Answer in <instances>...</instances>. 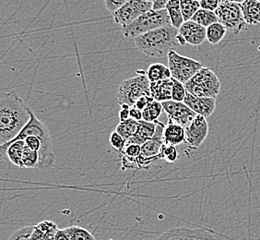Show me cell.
<instances>
[{
	"instance_id": "1",
	"label": "cell",
	"mask_w": 260,
	"mask_h": 240,
	"mask_svg": "<svg viewBox=\"0 0 260 240\" xmlns=\"http://www.w3.org/2000/svg\"><path fill=\"white\" fill-rule=\"evenodd\" d=\"M23 99L15 93L0 97V145L13 140L27 125L30 114Z\"/></svg>"
},
{
	"instance_id": "2",
	"label": "cell",
	"mask_w": 260,
	"mask_h": 240,
	"mask_svg": "<svg viewBox=\"0 0 260 240\" xmlns=\"http://www.w3.org/2000/svg\"><path fill=\"white\" fill-rule=\"evenodd\" d=\"M27 108L30 114V120L27 125L22 129L20 133L16 136L15 138L10 142L6 143L4 145H0V155L1 157L7 158V149L8 147L15 142L17 140H24L29 136H36L38 137L43 142V148L40 152V164L42 166H51L54 165L55 161V154H54V146L52 141V137L50 131L48 130L47 126L44 122H42L29 105Z\"/></svg>"
},
{
	"instance_id": "3",
	"label": "cell",
	"mask_w": 260,
	"mask_h": 240,
	"mask_svg": "<svg viewBox=\"0 0 260 240\" xmlns=\"http://www.w3.org/2000/svg\"><path fill=\"white\" fill-rule=\"evenodd\" d=\"M178 34L179 31L174 26H165L134 38L136 47L145 55L164 57L168 55L172 48L180 45Z\"/></svg>"
},
{
	"instance_id": "4",
	"label": "cell",
	"mask_w": 260,
	"mask_h": 240,
	"mask_svg": "<svg viewBox=\"0 0 260 240\" xmlns=\"http://www.w3.org/2000/svg\"><path fill=\"white\" fill-rule=\"evenodd\" d=\"M168 25H172V23L166 9L150 10L128 25L123 26L122 33L126 38H136L150 31Z\"/></svg>"
},
{
	"instance_id": "5",
	"label": "cell",
	"mask_w": 260,
	"mask_h": 240,
	"mask_svg": "<svg viewBox=\"0 0 260 240\" xmlns=\"http://www.w3.org/2000/svg\"><path fill=\"white\" fill-rule=\"evenodd\" d=\"M220 85V79L215 72L205 67L185 83V89L192 95L213 98H216L219 95Z\"/></svg>"
},
{
	"instance_id": "6",
	"label": "cell",
	"mask_w": 260,
	"mask_h": 240,
	"mask_svg": "<svg viewBox=\"0 0 260 240\" xmlns=\"http://www.w3.org/2000/svg\"><path fill=\"white\" fill-rule=\"evenodd\" d=\"M150 95V81L143 71L140 74L124 80L117 92V100L120 105L134 106L141 96Z\"/></svg>"
},
{
	"instance_id": "7",
	"label": "cell",
	"mask_w": 260,
	"mask_h": 240,
	"mask_svg": "<svg viewBox=\"0 0 260 240\" xmlns=\"http://www.w3.org/2000/svg\"><path fill=\"white\" fill-rule=\"evenodd\" d=\"M167 56L172 78L179 80L184 84L203 68L202 63L200 61L180 55L173 49Z\"/></svg>"
},
{
	"instance_id": "8",
	"label": "cell",
	"mask_w": 260,
	"mask_h": 240,
	"mask_svg": "<svg viewBox=\"0 0 260 240\" xmlns=\"http://www.w3.org/2000/svg\"><path fill=\"white\" fill-rule=\"evenodd\" d=\"M215 13L220 23L225 26L227 31L231 33L239 35L242 31L245 30L246 22L241 4L229 1H221Z\"/></svg>"
},
{
	"instance_id": "9",
	"label": "cell",
	"mask_w": 260,
	"mask_h": 240,
	"mask_svg": "<svg viewBox=\"0 0 260 240\" xmlns=\"http://www.w3.org/2000/svg\"><path fill=\"white\" fill-rule=\"evenodd\" d=\"M165 125L157 120V130L154 137L141 145L140 156L137 159L138 168H148L155 161L160 159L161 146L165 143L164 131Z\"/></svg>"
},
{
	"instance_id": "10",
	"label": "cell",
	"mask_w": 260,
	"mask_h": 240,
	"mask_svg": "<svg viewBox=\"0 0 260 240\" xmlns=\"http://www.w3.org/2000/svg\"><path fill=\"white\" fill-rule=\"evenodd\" d=\"M153 2L148 0H129L120 9L113 13L115 23L119 25H128L139 17L152 10Z\"/></svg>"
},
{
	"instance_id": "11",
	"label": "cell",
	"mask_w": 260,
	"mask_h": 240,
	"mask_svg": "<svg viewBox=\"0 0 260 240\" xmlns=\"http://www.w3.org/2000/svg\"><path fill=\"white\" fill-rule=\"evenodd\" d=\"M164 111L168 116V122L183 126L186 128L197 116L194 111L185 105L184 102L169 100L161 102Z\"/></svg>"
},
{
	"instance_id": "12",
	"label": "cell",
	"mask_w": 260,
	"mask_h": 240,
	"mask_svg": "<svg viewBox=\"0 0 260 240\" xmlns=\"http://www.w3.org/2000/svg\"><path fill=\"white\" fill-rule=\"evenodd\" d=\"M209 135V124L203 115H197L189 125L185 128V142L193 149L203 144Z\"/></svg>"
},
{
	"instance_id": "13",
	"label": "cell",
	"mask_w": 260,
	"mask_h": 240,
	"mask_svg": "<svg viewBox=\"0 0 260 240\" xmlns=\"http://www.w3.org/2000/svg\"><path fill=\"white\" fill-rule=\"evenodd\" d=\"M154 240H216L208 231L191 228H173Z\"/></svg>"
},
{
	"instance_id": "14",
	"label": "cell",
	"mask_w": 260,
	"mask_h": 240,
	"mask_svg": "<svg viewBox=\"0 0 260 240\" xmlns=\"http://www.w3.org/2000/svg\"><path fill=\"white\" fill-rule=\"evenodd\" d=\"M184 103L197 115H203L206 118H209L215 111L216 98L213 97H200L187 92Z\"/></svg>"
},
{
	"instance_id": "15",
	"label": "cell",
	"mask_w": 260,
	"mask_h": 240,
	"mask_svg": "<svg viewBox=\"0 0 260 240\" xmlns=\"http://www.w3.org/2000/svg\"><path fill=\"white\" fill-rule=\"evenodd\" d=\"M178 31L186 44L197 46L202 45L207 40V28L194 20L185 21Z\"/></svg>"
},
{
	"instance_id": "16",
	"label": "cell",
	"mask_w": 260,
	"mask_h": 240,
	"mask_svg": "<svg viewBox=\"0 0 260 240\" xmlns=\"http://www.w3.org/2000/svg\"><path fill=\"white\" fill-rule=\"evenodd\" d=\"M157 130V121L155 122H148L145 120L139 121V129L137 130L135 135L132 136L129 140H127L126 144L128 143H136L143 145L146 141L152 139L155 135Z\"/></svg>"
},
{
	"instance_id": "17",
	"label": "cell",
	"mask_w": 260,
	"mask_h": 240,
	"mask_svg": "<svg viewBox=\"0 0 260 240\" xmlns=\"http://www.w3.org/2000/svg\"><path fill=\"white\" fill-rule=\"evenodd\" d=\"M174 86V79H166L150 82V95L158 102L172 100V92Z\"/></svg>"
},
{
	"instance_id": "18",
	"label": "cell",
	"mask_w": 260,
	"mask_h": 240,
	"mask_svg": "<svg viewBox=\"0 0 260 240\" xmlns=\"http://www.w3.org/2000/svg\"><path fill=\"white\" fill-rule=\"evenodd\" d=\"M58 226L52 221H43L35 225L30 240H55Z\"/></svg>"
},
{
	"instance_id": "19",
	"label": "cell",
	"mask_w": 260,
	"mask_h": 240,
	"mask_svg": "<svg viewBox=\"0 0 260 240\" xmlns=\"http://www.w3.org/2000/svg\"><path fill=\"white\" fill-rule=\"evenodd\" d=\"M164 140L165 143L175 146L185 142V128L173 122H168V124L165 126L164 131Z\"/></svg>"
},
{
	"instance_id": "20",
	"label": "cell",
	"mask_w": 260,
	"mask_h": 240,
	"mask_svg": "<svg viewBox=\"0 0 260 240\" xmlns=\"http://www.w3.org/2000/svg\"><path fill=\"white\" fill-rule=\"evenodd\" d=\"M245 22L248 25L260 24V2L257 0H246L241 4Z\"/></svg>"
},
{
	"instance_id": "21",
	"label": "cell",
	"mask_w": 260,
	"mask_h": 240,
	"mask_svg": "<svg viewBox=\"0 0 260 240\" xmlns=\"http://www.w3.org/2000/svg\"><path fill=\"white\" fill-rule=\"evenodd\" d=\"M25 145V140H17L11 143L7 149V159H9L13 165H17L20 168H24L22 156Z\"/></svg>"
},
{
	"instance_id": "22",
	"label": "cell",
	"mask_w": 260,
	"mask_h": 240,
	"mask_svg": "<svg viewBox=\"0 0 260 240\" xmlns=\"http://www.w3.org/2000/svg\"><path fill=\"white\" fill-rule=\"evenodd\" d=\"M146 75L148 77V79H149L150 82L172 78L169 67L164 65V64H160V63L151 64L149 67L148 70L146 71Z\"/></svg>"
},
{
	"instance_id": "23",
	"label": "cell",
	"mask_w": 260,
	"mask_h": 240,
	"mask_svg": "<svg viewBox=\"0 0 260 240\" xmlns=\"http://www.w3.org/2000/svg\"><path fill=\"white\" fill-rule=\"evenodd\" d=\"M165 9L168 11L172 25L179 29L185 22L181 10L180 0H170Z\"/></svg>"
},
{
	"instance_id": "24",
	"label": "cell",
	"mask_w": 260,
	"mask_h": 240,
	"mask_svg": "<svg viewBox=\"0 0 260 240\" xmlns=\"http://www.w3.org/2000/svg\"><path fill=\"white\" fill-rule=\"evenodd\" d=\"M227 29L222 23L215 22L207 28V41L211 45L220 44L225 37Z\"/></svg>"
},
{
	"instance_id": "25",
	"label": "cell",
	"mask_w": 260,
	"mask_h": 240,
	"mask_svg": "<svg viewBox=\"0 0 260 240\" xmlns=\"http://www.w3.org/2000/svg\"><path fill=\"white\" fill-rule=\"evenodd\" d=\"M191 20L198 22L200 25L204 26L206 28H208L209 26L215 22H219V19L218 16L216 15L215 11H210L201 8L196 12L195 15L193 16Z\"/></svg>"
},
{
	"instance_id": "26",
	"label": "cell",
	"mask_w": 260,
	"mask_h": 240,
	"mask_svg": "<svg viewBox=\"0 0 260 240\" xmlns=\"http://www.w3.org/2000/svg\"><path fill=\"white\" fill-rule=\"evenodd\" d=\"M138 129H139V121L129 118L120 122L116 127L115 131H117L127 142V140H129L132 136L135 135Z\"/></svg>"
},
{
	"instance_id": "27",
	"label": "cell",
	"mask_w": 260,
	"mask_h": 240,
	"mask_svg": "<svg viewBox=\"0 0 260 240\" xmlns=\"http://www.w3.org/2000/svg\"><path fill=\"white\" fill-rule=\"evenodd\" d=\"M23 166L25 169H35L41 167L40 154L37 151L30 149L25 145L23 156H22Z\"/></svg>"
},
{
	"instance_id": "28",
	"label": "cell",
	"mask_w": 260,
	"mask_h": 240,
	"mask_svg": "<svg viewBox=\"0 0 260 240\" xmlns=\"http://www.w3.org/2000/svg\"><path fill=\"white\" fill-rule=\"evenodd\" d=\"M164 111V107L160 102L153 101L148 107L142 111V120L148 122H155L160 117Z\"/></svg>"
},
{
	"instance_id": "29",
	"label": "cell",
	"mask_w": 260,
	"mask_h": 240,
	"mask_svg": "<svg viewBox=\"0 0 260 240\" xmlns=\"http://www.w3.org/2000/svg\"><path fill=\"white\" fill-rule=\"evenodd\" d=\"M71 240H96L94 235L84 227L72 225L65 228Z\"/></svg>"
},
{
	"instance_id": "30",
	"label": "cell",
	"mask_w": 260,
	"mask_h": 240,
	"mask_svg": "<svg viewBox=\"0 0 260 240\" xmlns=\"http://www.w3.org/2000/svg\"><path fill=\"white\" fill-rule=\"evenodd\" d=\"M180 5L185 21L190 20L200 9V2L197 0H180Z\"/></svg>"
},
{
	"instance_id": "31",
	"label": "cell",
	"mask_w": 260,
	"mask_h": 240,
	"mask_svg": "<svg viewBox=\"0 0 260 240\" xmlns=\"http://www.w3.org/2000/svg\"><path fill=\"white\" fill-rule=\"evenodd\" d=\"M160 159H164L168 164L175 163L178 159V151L176 146L164 143L160 150Z\"/></svg>"
},
{
	"instance_id": "32",
	"label": "cell",
	"mask_w": 260,
	"mask_h": 240,
	"mask_svg": "<svg viewBox=\"0 0 260 240\" xmlns=\"http://www.w3.org/2000/svg\"><path fill=\"white\" fill-rule=\"evenodd\" d=\"M109 143H110L111 147L114 150L122 154L125 150V146H126V140L117 131L115 130L111 133L110 138H109Z\"/></svg>"
},
{
	"instance_id": "33",
	"label": "cell",
	"mask_w": 260,
	"mask_h": 240,
	"mask_svg": "<svg viewBox=\"0 0 260 240\" xmlns=\"http://www.w3.org/2000/svg\"><path fill=\"white\" fill-rule=\"evenodd\" d=\"M186 93H187V91L185 89V84L179 80L174 79L172 100L176 101V102H184Z\"/></svg>"
},
{
	"instance_id": "34",
	"label": "cell",
	"mask_w": 260,
	"mask_h": 240,
	"mask_svg": "<svg viewBox=\"0 0 260 240\" xmlns=\"http://www.w3.org/2000/svg\"><path fill=\"white\" fill-rule=\"evenodd\" d=\"M35 225L24 226L15 231L12 235H10L8 240H30V235L34 231Z\"/></svg>"
},
{
	"instance_id": "35",
	"label": "cell",
	"mask_w": 260,
	"mask_h": 240,
	"mask_svg": "<svg viewBox=\"0 0 260 240\" xmlns=\"http://www.w3.org/2000/svg\"><path fill=\"white\" fill-rule=\"evenodd\" d=\"M24 140H25V144L27 147H29L31 150L37 151L40 154L41 150L43 148V142L38 137L29 136Z\"/></svg>"
},
{
	"instance_id": "36",
	"label": "cell",
	"mask_w": 260,
	"mask_h": 240,
	"mask_svg": "<svg viewBox=\"0 0 260 240\" xmlns=\"http://www.w3.org/2000/svg\"><path fill=\"white\" fill-rule=\"evenodd\" d=\"M127 1L129 0H105V8L111 13H114L118 9H120L122 6L125 5Z\"/></svg>"
},
{
	"instance_id": "37",
	"label": "cell",
	"mask_w": 260,
	"mask_h": 240,
	"mask_svg": "<svg viewBox=\"0 0 260 240\" xmlns=\"http://www.w3.org/2000/svg\"><path fill=\"white\" fill-rule=\"evenodd\" d=\"M154 100V98L151 95H144L141 96L139 100L136 102L135 105L137 108H139L140 110L143 111L145 109L146 107H148L149 105L152 103Z\"/></svg>"
},
{
	"instance_id": "38",
	"label": "cell",
	"mask_w": 260,
	"mask_h": 240,
	"mask_svg": "<svg viewBox=\"0 0 260 240\" xmlns=\"http://www.w3.org/2000/svg\"><path fill=\"white\" fill-rule=\"evenodd\" d=\"M220 5V0H201L200 8L204 10L216 11Z\"/></svg>"
},
{
	"instance_id": "39",
	"label": "cell",
	"mask_w": 260,
	"mask_h": 240,
	"mask_svg": "<svg viewBox=\"0 0 260 240\" xmlns=\"http://www.w3.org/2000/svg\"><path fill=\"white\" fill-rule=\"evenodd\" d=\"M121 110L119 112V119L120 122L125 121L130 118V106L128 105H120Z\"/></svg>"
},
{
	"instance_id": "40",
	"label": "cell",
	"mask_w": 260,
	"mask_h": 240,
	"mask_svg": "<svg viewBox=\"0 0 260 240\" xmlns=\"http://www.w3.org/2000/svg\"><path fill=\"white\" fill-rule=\"evenodd\" d=\"M130 118L140 121L142 120V111L137 108L136 106H131L130 107Z\"/></svg>"
},
{
	"instance_id": "41",
	"label": "cell",
	"mask_w": 260,
	"mask_h": 240,
	"mask_svg": "<svg viewBox=\"0 0 260 240\" xmlns=\"http://www.w3.org/2000/svg\"><path fill=\"white\" fill-rule=\"evenodd\" d=\"M170 0H154L153 1V7H152V10H162L165 9L166 5L168 4Z\"/></svg>"
},
{
	"instance_id": "42",
	"label": "cell",
	"mask_w": 260,
	"mask_h": 240,
	"mask_svg": "<svg viewBox=\"0 0 260 240\" xmlns=\"http://www.w3.org/2000/svg\"><path fill=\"white\" fill-rule=\"evenodd\" d=\"M55 240H71L65 229H58L55 234Z\"/></svg>"
},
{
	"instance_id": "43",
	"label": "cell",
	"mask_w": 260,
	"mask_h": 240,
	"mask_svg": "<svg viewBox=\"0 0 260 240\" xmlns=\"http://www.w3.org/2000/svg\"><path fill=\"white\" fill-rule=\"evenodd\" d=\"M221 1H229V2H235V3L242 4V3H244L246 0H220V2H221Z\"/></svg>"
},
{
	"instance_id": "44",
	"label": "cell",
	"mask_w": 260,
	"mask_h": 240,
	"mask_svg": "<svg viewBox=\"0 0 260 240\" xmlns=\"http://www.w3.org/2000/svg\"><path fill=\"white\" fill-rule=\"evenodd\" d=\"M148 1H150V2H153V1H154V0H148Z\"/></svg>"
},
{
	"instance_id": "45",
	"label": "cell",
	"mask_w": 260,
	"mask_h": 240,
	"mask_svg": "<svg viewBox=\"0 0 260 240\" xmlns=\"http://www.w3.org/2000/svg\"><path fill=\"white\" fill-rule=\"evenodd\" d=\"M197 1H200H200H201V0H197Z\"/></svg>"
},
{
	"instance_id": "46",
	"label": "cell",
	"mask_w": 260,
	"mask_h": 240,
	"mask_svg": "<svg viewBox=\"0 0 260 240\" xmlns=\"http://www.w3.org/2000/svg\"><path fill=\"white\" fill-rule=\"evenodd\" d=\"M257 1H259V2H260V0H257Z\"/></svg>"
}]
</instances>
